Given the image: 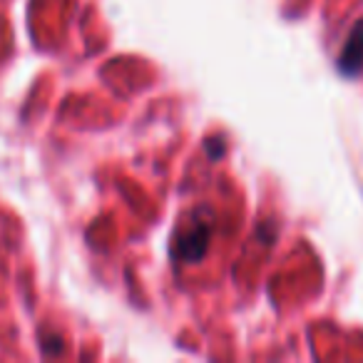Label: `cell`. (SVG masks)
Instances as JSON below:
<instances>
[{"mask_svg": "<svg viewBox=\"0 0 363 363\" xmlns=\"http://www.w3.org/2000/svg\"><path fill=\"white\" fill-rule=\"evenodd\" d=\"M338 67L343 75H358L363 67V21L356 23V28L348 35L341 55H338Z\"/></svg>", "mask_w": 363, "mask_h": 363, "instance_id": "obj_2", "label": "cell"}, {"mask_svg": "<svg viewBox=\"0 0 363 363\" xmlns=\"http://www.w3.org/2000/svg\"><path fill=\"white\" fill-rule=\"evenodd\" d=\"M209 232H212V224H192L187 232L177 239L174 257L184 259V262H199L209 247Z\"/></svg>", "mask_w": 363, "mask_h": 363, "instance_id": "obj_1", "label": "cell"}]
</instances>
